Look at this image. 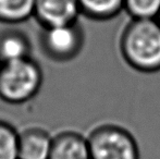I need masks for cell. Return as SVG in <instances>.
<instances>
[{
	"mask_svg": "<svg viewBox=\"0 0 160 159\" xmlns=\"http://www.w3.org/2000/svg\"><path fill=\"white\" fill-rule=\"evenodd\" d=\"M121 56L138 72L160 71V24L157 20H130L119 40Z\"/></svg>",
	"mask_w": 160,
	"mask_h": 159,
	"instance_id": "obj_1",
	"label": "cell"
},
{
	"mask_svg": "<svg viewBox=\"0 0 160 159\" xmlns=\"http://www.w3.org/2000/svg\"><path fill=\"white\" fill-rule=\"evenodd\" d=\"M78 0H35L34 17L42 28L78 22Z\"/></svg>",
	"mask_w": 160,
	"mask_h": 159,
	"instance_id": "obj_5",
	"label": "cell"
},
{
	"mask_svg": "<svg viewBox=\"0 0 160 159\" xmlns=\"http://www.w3.org/2000/svg\"><path fill=\"white\" fill-rule=\"evenodd\" d=\"M40 42L50 59L65 62L80 53L84 45V32L78 22L42 28Z\"/></svg>",
	"mask_w": 160,
	"mask_h": 159,
	"instance_id": "obj_4",
	"label": "cell"
},
{
	"mask_svg": "<svg viewBox=\"0 0 160 159\" xmlns=\"http://www.w3.org/2000/svg\"><path fill=\"white\" fill-rule=\"evenodd\" d=\"M91 159H139L135 137L127 129L116 124L96 127L87 137Z\"/></svg>",
	"mask_w": 160,
	"mask_h": 159,
	"instance_id": "obj_3",
	"label": "cell"
},
{
	"mask_svg": "<svg viewBox=\"0 0 160 159\" xmlns=\"http://www.w3.org/2000/svg\"><path fill=\"white\" fill-rule=\"evenodd\" d=\"M31 44L28 37L19 31H7L0 34V62L18 61L30 58Z\"/></svg>",
	"mask_w": 160,
	"mask_h": 159,
	"instance_id": "obj_8",
	"label": "cell"
},
{
	"mask_svg": "<svg viewBox=\"0 0 160 159\" xmlns=\"http://www.w3.org/2000/svg\"><path fill=\"white\" fill-rule=\"evenodd\" d=\"M123 11L132 20H157L160 0H124Z\"/></svg>",
	"mask_w": 160,
	"mask_h": 159,
	"instance_id": "obj_11",
	"label": "cell"
},
{
	"mask_svg": "<svg viewBox=\"0 0 160 159\" xmlns=\"http://www.w3.org/2000/svg\"><path fill=\"white\" fill-rule=\"evenodd\" d=\"M42 83V69L31 57L2 63L0 70V98L9 104H23L35 97Z\"/></svg>",
	"mask_w": 160,
	"mask_h": 159,
	"instance_id": "obj_2",
	"label": "cell"
},
{
	"mask_svg": "<svg viewBox=\"0 0 160 159\" xmlns=\"http://www.w3.org/2000/svg\"><path fill=\"white\" fill-rule=\"evenodd\" d=\"M52 140L45 130H24L19 133V159H49Z\"/></svg>",
	"mask_w": 160,
	"mask_h": 159,
	"instance_id": "obj_6",
	"label": "cell"
},
{
	"mask_svg": "<svg viewBox=\"0 0 160 159\" xmlns=\"http://www.w3.org/2000/svg\"><path fill=\"white\" fill-rule=\"evenodd\" d=\"M157 21H158V23L160 24V13H159V15H158V17H157Z\"/></svg>",
	"mask_w": 160,
	"mask_h": 159,
	"instance_id": "obj_13",
	"label": "cell"
},
{
	"mask_svg": "<svg viewBox=\"0 0 160 159\" xmlns=\"http://www.w3.org/2000/svg\"><path fill=\"white\" fill-rule=\"evenodd\" d=\"M1 66H2V63L0 62V70H1Z\"/></svg>",
	"mask_w": 160,
	"mask_h": 159,
	"instance_id": "obj_14",
	"label": "cell"
},
{
	"mask_svg": "<svg viewBox=\"0 0 160 159\" xmlns=\"http://www.w3.org/2000/svg\"><path fill=\"white\" fill-rule=\"evenodd\" d=\"M49 159H91L87 137L74 132L56 135Z\"/></svg>",
	"mask_w": 160,
	"mask_h": 159,
	"instance_id": "obj_7",
	"label": "cell"
},
{
	"mask_svg": "<svg viewBox=\"0 0 160 159\" xmlns=\"http://www.w3.org/2000/svg\"><path fill=\"white\" fill-rule=\"evenodd\" d=\"M0 159H19V132L0 121Z\"/></svg>",
	"mask_w": 160,
	"mask_h": 159,
	"instance_id": "obj_12",
	"label": "cell"
},
{
	"mask_svg": "<svg viewBox=\"0 0 160 159\" xmlns=\"http://www.w3.org/2000/svg\"><path fill=\"white\" fill-rule=\"evenodd\" d=\"M81 13L94 21H108L123 11L124 0H78Z\"/></svg>",
	"mask_w": 160,
	"mask_h": 159,
	"instance_id": "obj_9",
	"label": "cell"
},
{
	"mask_svg": "<svg viewBox=\"0 0 160 159\" xmlns=\"http://www.w3.org/2000/svg\"><path fill=\"white\" fill-rule=\"evenodd\" d=\"M35 0H0V23L20 24L34 17Z\"/></svg>",
	"mask_w": 160,
	"mask_h": 159,
	"instance_id": "obj_10",
	"label": "cell"
}]
</instances>
